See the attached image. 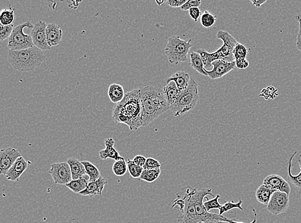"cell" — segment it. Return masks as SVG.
<instances>
[{
    "label": "cell",
    "instance_id": "obj_38",
    "mask_svg": "<svg viewBox=\"0 0 301 223\" xmlns=\"http://www.w3.org/2000/svg\"><path fill=\"white\" fill-rule=\"evenodd\" d=\"M161 163L158 160L153 158H148L144 167H143V169L159 170L161 169Z\"/></svg>",
    "mask_w": 301,
    "mask_h": 223
},
{
    "label": "cell",
    "instance_id": "obj_31",
    "mask_svg": "<svg viewBox=\"0 0 301 223\" xmlns=\"http://www.w3.org/2000/svg\"><path fill=\"white\" fill-rule=\"evenodd\" d=\"M161 169L159 170H147L144 169L140 177V180L153 183L156 181L161 174Z\"/></svg>",
    "mask_w": 301,
    "mask_h": 223
},
{
    "label": "cell",
    "instance_id": "obj_9",
    "mask_svg": "<svg viewBox=\"0 0 301 223\" xmlns=\"http://www.w3.org/2000/svg\"><path fill=\"white\" fill-rule=\"evenodd\" d=\"M49 173L57 185H66L72 180V172L68 162L53 163Z\"/></svg>",
    "mask_w": 301,
    "mask_h": 223
},
{
    "label": "cell",
    "instance_id": "obj_32",
    "mask_svg": "<svg viewBox=\"0 0 301 223\" xmlns=\"http://www.w3.org/2000/svg\"><path fill=\"white\" fill-rule=\"evenodd\" d=\"M216 18L209 11H205L200 17V24L206 29L211 28L215 24Z\"/></svg>",
    "mask_w": 301,
    "mask_h": 223
},
{
    "label": "cell",
    "instance_id": "obj_47",
    "mask_svg": "<svg viewBox=\"0 0 301 223\" xmlns=\"http://www.w3.org/2000/svg\"><path fill=\"white\" fill-rule=\"evenodd\" d=\"M198 223H205L204 222H198Z\"/></svg>",
    "mask_w": 301,
    "mask_h": 223
},
{
    "label": "cell",
    "instance_id": "obj_14",
    "mask_svg": "<svg viewBox=\"0 0 301 223\" xmlns=\"http://www.w3.org/2000/svg\"><path fill=\"white\" fill-rule=\"evenodd\" d=\"M263 184L273 192H282L289 195L291 186L283 177L277 174H270L263 179Z\"/></svg>",
    "mask_w": 301,
    "mask_h": 223
},
{
    "label": "cell",
    "instance_id": "obj_22",
    "mask_svg": "<svg viewBox=\"0 0 301 223\" xmlns=\"http://www.w3.org/2000/svg\"><path fill=\"white\" fill-rule=\"evenodd\" d=\"M67 162L70 165L71 172H72V180H76L86 176L85 167L82 161H80L78 159L70 158L67 160Z\"/></svg>",
    "mask_w": 301,
    "mask_h": 223
},
{
    "label": "cell",
    "instance_id": "obj_4",
    "mask_svg": "<svg viewBox=\"0 0 301 223\" xmlns=\"http://www.w3.org/2000/svg\"><path fill=\"white\" fill-rule=\"evenodd\" d=\"M218 40L223 42L222 46L212 53L204 49L198 50L197 52L201 56L205 67H211L212 63L222 59L227 62H233L234 58L233 51L238 42L227 31H220L216 34Z\"/></svg>",
    "mask_w": 301,
    "mask_h": 223
},
{
    "label": "cell",
    "instance_id": "obj_10",
    "mask_svg": "<svg viewBox=\"0 0 301 223\" xmlns=\"http://www.w3.org/2000/svg\"><path fill=\"white\" fill-rule=\"evenodd\" d=\"M289 195L282 192H275L269 201L266 209L268 212L277 216L284 213L289 206Z\"/></svg>",
    "mask_w": 301,
    "mask_h": 223
},
{
    "label": "cell",
    "instance_id": "obj_3",
    "mask_svg": "<svg viewBox=\"0 0 301 223\" xmlns=\"http://www.w3.org/2000/svg\"><path fill=\"white\" fill-rule=\"evenodd\" d=\"M45 60L44 52L35 46L22 51H9V62L14 69L18 71H33L36 68L40 67Z\"/></svg>",
    "mask_w": 301,
    "mask_h": 223
},
{
    "label": "cell",
    "instance_id": "obj_29",
    "mask_svg": "<svg viewBox=\"0 0 301 223\" xmlns=\"http://www.w3.org/2000/svg\"><path fill=\"white\" fill-rule=\"evenodd\" d=\"M82 163L85 167L86 175L90 178V182L96 181L101 177V173L99 168L90 161H83Z\"/></svg>",
    "mask_w": 301,
    "mask_h": 223
},
{
    "label": "cell",
    "instance_id": "obj_30",
    "mask_svg": "<svg viewBox=\"0 0 301 223\" xmlns=\"http://www.w3.org/2000/svg\"><path fill=\"white\" fill-rule=\"evenodd\" d=\"M243 201L241 198H239L238 202H234V201H228L225 202V204H222L220 208L219 209V215H223V213L228 212V211L233 210V209H239L241 211L243 210L242 208V204Z\"/></svg>",
    "mask_w": 301,
    "mask_h": 223
},
{
    "label": "cell",
    "instance_id": "obj_2",
    "mask_svg": "<svg viewBox=\"0 0 301 223\" xmlns=\"http://www.w3.org/2000/svg\"><path fill=\"white\" fill-rule=\"evenodd\" d=\"M140 97L142 108L141 126L147 127L170 110V106L161 88L147 86L140 88Z\"/></svg>",
    "mask_w": 301,
    "mask_h": 223
},
{
    "label": "cell",
    "instance_id": "obj_5",
    "mask_svg": "<svg viewBox=\"0 0 301 223\" xmlns=\"http://www.w3.org/2000/svg\"><path fill=\"white\" fill-rule=\"evenodd\" d=\"M198 100V83L191 79L188 87L179 92L176 101L170 107V110L174 113L175 117H181L192 111L197 105Z\"/></svg>",
    "mask_w": 301,
    "mask_h": 223
},
{
    "label": "cell",
    "instance_id": "obj_8",
    "mask_svg": "<svg viewBox=\"0 0 301 223\" xmlns=\"http://www.w3.org/2000/svg\"><path fill=\"white\" fill-rule=\"evenodd\" d=\"M197 188H189L186 190V194L183 197L184 206L180 209L178 215L177 222L179 223H198L200 222L197 212H196L195 204H194L193 195Z\"/></svg>",
    "mask_w": 301,
    "mask_h": 223
},
{
    "label": "cell",
    "instance_id": "obj_44",
    "mask_svg": "<svg viewBox=\"0 0 301 223\" xmlns=\"http://www.w3.org/2000/svg\"><path fill=\"white\" fill-rule=\"evenodd\" d=\"M266 2H267L266 0H264V1H262V0H250V2H251L253 6L257 8H259L262 5L265 4Z\"/></svg>",
    "mask_w": 301,
    "mask_h": 223
},
{
    "label": "cell",
    "instance_id": "obj_27",
    "mask_svg": "<svg viewBox=\"0 0 301 223\" xmlns=\"http://www.w3.org/2000/svg\"><path fill=\"white\" fill-rule=\"evenodd\" d=\"M273 192H274L270 190L267 186L262 184L256 190V197L257 201L260 203L264 204V205L267 206Z\"/></svg>",
    "mask_w": 301,
    "mask_h": 223
},
{
    "label": "cell",
    "instance_id": "obj_39",
    "mask_svg": "<svg viewBox=\"0 0 301 223\" xmlns=\"http://www.w3.org/2000/svg\"><path fill=\"white\" fill-rule=\"evenodd\" d=\"M201 3L200 0H188L183 6L181 7V9L183 11H189L192 8H198Z\"/></svg>",
    "mask_w": 301,
    "mask_h": 223
},
{
    "label": "cell",
    "instance_id": "obj_23",
    "mask_svg": "<svg viewBox=\"0 0 301 223\" xmlns=\"http://www.w3.org/2000/svg\"><path fill=\"white\" fill-rule=\"evenodd\" d=\"M124 88L119 84L113 83L109 86L108 96L114 104L119 103L125 97Z\"/></svg>",
    "mask_w": 301,
    "mask_h": 223
},
{
    "label": "cell",
    "instance_id": "obj_33",
    "mask_svg": "<svg viewBox=\"0 0 301 223\" xmlns=\"http://www.w3.org/2000/svg\"><path fill=\"white\" fill-rule=\"evenodd\" d=\"M128 170L127 163L124 160L116 161L113 166V172L116 176H124Z\"/></svg>",
    "mask_w": 301,
    "mask_h": 223
},
{
    "label": "cell",
    "instance_id": "obj_7",
    "mask_svg": "<svg viewBox=\"0 0 301 223\" xmlns=\"http://www.w3.org/2000/svg\"><path fill=\"white\" fill-rule=\"evenodd\" d=\"M31 22H26L14 28L13 33L9 39L8 48L11 51H22L34 47L31 34L24 33L25 29L34 28Z\"/></svg>",
    "mask_w": 301,
    "mask_h": 223
},
{
    "label": "cell",
    "instance_id": "obj_16",
    "mask_svg": "<svg viewBox=\"0 0 301 223\" xmlns=\"http://www.w3.org/2000/svg\"><path fill=\"white\" fill-rule=\"evenodd\" d=\"M106 149L99 152V156L101 160H106L111 159L115 161L124 160V157L120 156L119 152L115 148V142L113 138H107L105 140Z\"/></svg>",
    "mask_w": 301,
    "mask_h": 223
},
{
    "label": "cell",
    "instance_id": "obj_41",
    "mask_svg": "<svg viewBox=\"0 0 301 223\" xmlns=\"http://www.w3.org/2000/svg\"><path fill=\"white\" fill-rule=\"evenodd\" d=\"M189 15H190L191 19L193 20L194 22H197L198 18L201 17L202 13L199 8H195L189 10Z\"/></svg>",
    "mask_w": 301,
    "mask_h": 223
},
{
    "label": "cell",
    "instance_id": "obj_45",
    "mask_svg": "<svg viewBox=\"0 0 301 223\" xmlns=\"http://www.w3.org/2000/svg\"><path fill=\"white\" fill-rule=\"evenodd\" d=\"M205 223H231L227 221H223V220H206Z\"/></svg>",
    "mask_w": 301,
    "mask_h": 223
},
{
    "label": "cell",
    "instance_id": "obj_46",
    "mask_svg": "<svg viewBox=\"0 0 301 223\" xmlns=\"http://www.w3.org/2000/svg\"><path fill=\"white\" fill-rule=\"evenodd\" d=\"M156 2L159 6H161L162 5L166 3V1H163V0H162V1H158V0H156Z\"/></svg>",
    "mask_w": 301,
    "mask_h": 223
},
{
    "label": "cell",
    "instance_id": "obj_35",
    "mask_svg": "<svg viewBox=\"0 0 301 223\" xmlns=\"http://www.w3.org/2000/svg\"><path fill=\"white\" fill-rule=\"evenodd\" d=\"M278 90L273 86H268L262 90L259 97H263L265 100L275 99L278 96Z\"/></svg>",
    "mask_w": 301,
    "mask_h": 223
},
{
    "label": "cell",
    "instance_id": "obj_6",
    "mask_svg": "<svg viewBox=\"0 0 301 223\" xmlns=\"http://www.w3.org/2000/svg\"><path fill=\"white\" fill-rule=\"evenodd\" d=\"M191 40H182L179 36H173L168 38L165 52L168 60L173 65H179L188 60L192 45Z\"/></svg>",
    "mask_w": 301,
    "mask_h": 223
},
{
    "label": "cell",
    "instance_id": "obj_21",
    "mask_svg": "<svg viewBox=\"0 0 301 223\" xmlns=\"http://www.w3.org/2000/svg\"><path fill=\"white\" fill-rule=\"evenodd\" d=\"M191 79L190 74L188 72L178 71L169 77L166 81V83H168L171 81L174 82L179 92H181L182 91L185 90L188 87Z\"/></svg>",
    "mask_w": 301,
    "mask_h": 223
},
{
    "label": "cell",
    "instance_id": "obj_42",
    "mask_svg": "<svg viewBox=\"0 0 301 223\" xmlns=\"http://www.w3.org/2000/svg\"><path fill=\"white\" fill-rule=\"evenodd\" d=\"M186 0H169L166 1V4L169 6L170 8H181L184 4L186 3Z\"/></svg>",
    "mask_w": 301,
    "mask_h": 223
},
{
    "label": "cell",
    "instance_id": "obj_25",
    "mask_svg": "<svg viewBox=\"0 0 301 223\" xmlns=\"http://www.w3.org/2000/svg\"><path fill=\"white\" fill-rule=\"evenodd\" d=\"M88 176H85L81 178L76 179V180H72L69 183L66 184V186L72 191L75 194H80L86 189L90 182V178Z\"/></svg>",
    "mask_w": 301,
    "mask_h": 223
},
{
    "label": "cell",
    "instance_id": "obj_26",
    "mask_svg": "<svg viewBox=\"0 0 301 223\" xmlns=\"http://www.w3.org/2000/svg\"><path fill=\"white\" fill-rule=\"evenodd\" d=\"M190 65L191 68L196 70L200 74L207 76L206 70L205 69L204 63L198 52H191L190 53Z\"/></svg>",
    "mask_w": 301,
    "mask_h": 223
},
{
    "label": "cell",
    "instance_id": "obj_18",
    "mask_svg": "<svg viewBox=\"0 0 301 223\" xmlns=\"http://www.w3.org/2000/svg\"><path fill=\"white\" fill-rule=\"evenodd\" d=\"M297 152L295 151L293 152L292 155L290 156L289 159L288 167V179L289 183L293 186L294 189L295 190V192L297 193V195H301V154L298 158V163L299 164L300 171L299 174L294 176L292 174V171H291V167H292V161L294 157L297 154Z\"/></svg>",
    "mask_w": 301,
    "mask_h": 223
},
{
    "label": "cell",
    "instance_id": "obj_34",
    "mask_svg": "<svg viewBox=\"0 0 301 223\" xmlns=\"http://www.w3.org/2000/svg\"><path fill=\"white\" fill-rule=\"evenodd\" d=\"M127 163L129 172L131 177L135 179H140L141 175L142 174L143 170H144L143 168L139 167L134 163L133 160H130V159L127 161Z\"/></svg>",
    "mask_w": 301,
    "mask_h": 223
},
{
    "label": "cell",
    "instance_id": "obj_17",
    "mask_svg": "<svg viewBox=\"0 0 301 223\" xmlns=\"http://www.w3.org/2000/svg\"><path fill=\"white\" fill-rule=\"evenodd\" d=\"M46 34H47V43L50 48L58 46L62 40L63 30L59 25L48 24Z\"/></svg>",
    "mask_w": 301,
    "mask_h": 223
},
{
    "label": "cell",
    "instance_id": "obj_13",
    "mask_svg": "<svg viewBox=\"0 0 301 223\" xmlns=\"http://www.w3.org/2000/svg\"><path fill=\"white\" fill-rule=\"evenodd\" d=\"M212 66L213 67V70L211 71L206 70V73L207 76L213 80L222 78L236 67L235 61L227 62L222 59L214 61L212 63Z\"/></svg>",
    "mask_w": 301,
    "mask_h": 223
},
{
    "label": "cell",
    "instance_id": "obj_43",
    "mask_svg": "<svg viewBox=\"0 0 301 223\" xmlns=\"http://www.w3.org/2000/svg\"><path fill=\"white\" fill-rule=\"evenodd\" d=\"M147 158H146L145 156L142 155H137L134 157L132 160H133L134 163L139 166V167L143 168L145 164L146 161H147Z\"/></svg>",
    "mask_w": 301,
    "mask_h": 223
},
{
    "label": "cell",
    "instance_id": "obj_40",
    "mask_svg": "<svg viewBox=\"0 0 301 223\" xmlns=\"http://www.w3.org/2000/svg\"><path fill=\"white\" fill-rule=\"evenodd\" d=\"M295 19L297 20L299 26H298V33L297 39H296V47L298 51L301 52V14H298L295 16Z\"/></svg>",
    "mask_w": 301,
    "mask_h": 223
},
{
    "label": "cell",
    "instance_id": "obj_20",
    "mask_svg": "<svg viewBox=\"0 0 301 223\" xmlns=\"http://www.w3.org/2000/svg\"><path fill=\"white\" fill-rule=\"evenodd\" d=\"M248 54V50L243 45L238 43L233 51L234 61L238 69H246L249 66V63L246 59Z\"/></svg>",
    "mask_w": 301,
    "mask_h": 223
},
{
    "label": "cell",
    "instance_id": "obj_12",
    "mask_svg": "<svg viewBox=\"0 0 301 223\" xmlns=\"http://www.w3.org/2000/svg\"><path fill=\"white\" fill-rule=\"evenodd\" d=\"M22 156L18 149L8 147L1 150L0 152V172L6 176L18 158Z\"/></svg>",
    "mask_w": 301,
    "mask_h": 223
},
{
    "label": "cell",
    "instance_id": "obj_19",
    "mask_svg": "<svg viewBox=\"0 0 301 223\" xmlns=\"http://www.w3.org/2000/svg\"><path fill=\"white\" fill-rule=\"evenodd\" d=\"M107 183H108V181L104 177L101 176L96 181L89 182L86 189L79 194L83 195V196L101 195Z\"/></svg>",
    "mask_w": 301,
    "mask_h": 223
},
{
    "label": "cell",
    "instance_id": "obj_1",
    "mask_svg": "<svg viewBox=\"0 0 301 223\" xmlns=\"http://www.w3.org/2000/svg\"><path fill=\"white\" fill-rule=\"evenodd\" d=\"M142 108L140 89L126 93L124 99L115 104L113 110V120L116 124H126L131 131H136L141 126Z\"/></svg>",
    "mask_w": 301,
    "mask_h": 223
},
{
    "label": "cell",
    "instance_id": "obj_24",
    "mask_svg": "<svg viewBox=\"0 0 301 223\" xmlns=\"http://www.w3.org/2000/svg\"><path fill=\"white\" fill-rule=\"evenodd\" d=\"M163 92L168 105L172 106L179 94L176 84L173 81L170 82L163 88Z\"/></svg>",
    "mask_w": 301,
    "mask_h": 223
},
{
    "label": "cell",
    "instance_id": "obj_36",
    "mask_svg": "<svg viewBox=\"0 0 301 223\" xmlns=\"http://www.w3.org/2000/svg\"><path fill=\"white\" fill-rule=\"evenodd\" d=\"M220 198V194H217L216 195L213 199L211 200H209L208 198L207 197V201L206 202H204V206L205 208L207 211L208 212H210L211 210H213V209H220L221 204L219 203L218 200Z\"/></svg>",
    "mask_w": 301,
    "mask_h": 223
},
{
    "label": "cell",
    "instance_id": "obj_37",
    "mask_svg": "<svg viewBox=\"0 0 301 223\" xmlns=\"http://www.w3.org/2000/svg\"><path fill=\"white\" fill-rule=\"evenodd\" d=\"M14 28L15 27L13 24L11 26H3L0 24V42H3L7 39H9L13 33Z\"/></svg>",
    "mask_w": 301,
    "mask_h": 223
},
{
    "label": "cell",
    "instance_id": "obj_15",
    "mask_svg": "<svg viewBox=\"0 0 301 223\" xmlns=\"http://www.w3.org/2000/svg\"><path fill=\"white\" fill-rule=\"evenodd\" d=\"M31 163V161H27L24 157L20 156L7 173L6 178L11 181H19L20 177Z\"/></svg>",
    "mask_w": 301,
    "mask_h": 223
},
{
    "label": "cell",
    "instance_id": "obj_28",
    "mask_svg": "<svg viewBox=\"0 0 301 223\" xmlns=\"http://www.w3.org/2000/svg\"><path fill=\"white\" fill-rule=\"evenodd\" d=\"M15 9L10 6L9 8L2 9L0 13V24L11 26L15 22Z\"/></svg>",
    "mask_w": 301,
    "mask_h": 223
},
{
    "label": "cell",
    "instance_id": "obj_11",
    "mask_svg": "<svg viewBox=\"0 0 301 223\" xmlns=\"http://www.w3.org/2000/svg\"><path fill=\"white\" fill-rule=\"evenodd\" d=\"M48 24L43 21H40L34 25L31 31V37L33 38L34 46L43 51H50V47L48 44L47 40V29Z\"/></svg>",
    "mask_w": 301,
    "mask_h": 223
}]
</instances>
